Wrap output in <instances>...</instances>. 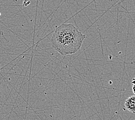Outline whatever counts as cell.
Returning a JSON list of instances; mask_svg holds the SVG:
<instances>
[{
  "label": "cell",
  "mask_w": 135,
  "mask_h": 120,
  "mask_svg": "<svg viewBox=\"0 0 135 120\" xmlns=\"http://www.w3.org/2000/svg\"><path fill=\"white\" fill-rule=\"evenodd\" d=\"M132 91H133V92L134 95H135V84H133V86H132Z\"/></svg>",
  "instance_id": "3"
},
{
  "label": "cell",
  "mask_w": 135,
  "mask_h": 120,
  "mask_svg": "<svg viewBox=\"0 0 135 120\" xmlns=\"http://www.w3.org/2000/svg\"><path fill=\"white\" fill-rule=\"evenodd\" d=\"M131 83H132V84H135V78H133L132 80Z\"/></svg>",
  "instance_id": "4"
},
{
  "label": "cell",
  "mask_w": 135,
  "mask_h": 120,
  "mask_svg": "<svg viewBox=\"0 0 135 120\" xmlns=\"http://www.w3.org/2000/svg\"><path fill=\"white\" fill-rule=\"evenodd\" d=\"M124 106L129 112L135 113V95L128 98L125 101Z\"/></svg>",
  "instance_id": "2"
},
{
  "label": "cell",
  "mask_w": 135,
  "mask_h": 120,
  "mask_svg": "<svg viewBox=\"0 0 135 120\" xmlns=\"http://www.w3.org/2000/svg\"><path fill=\"white\" fill-rule=\"evenodd\" d=\"M85 35L72 24H62L57 27L51 39L52 47L62 55L76 53L80 49Z\"/></svg>",
  "instance_id": "1"
}]
</instances>
